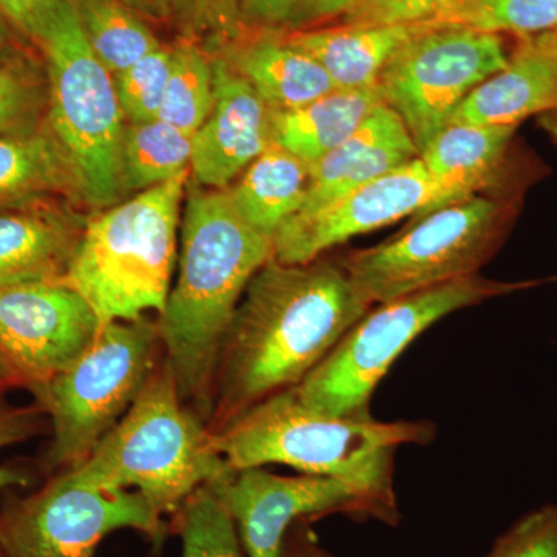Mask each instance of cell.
Instances as JSON below:
<instances>
[{"mask_svg": "<svg viewBox=\"0 0 557 557\" xmlns=\"http://www.w3.org/2000/svg\"><path fill=\"white\" fill-rule=\"evenodd\" d=\"M372 307L341 262L271 258L249 281L223 341L209 431L299 386Z\"/></svg>", "mask_w": 557, "mask_h": 557, "instance_id": "cell-1", "label": "cell"}, {"mask_svg": "<svg viewBox=\"0 0 557 557\" xmlns=\"http://www.w3.org/2000/svg\"><path fill=\"white\" fill-rule=\"evenodd\" d=\"M178 248L157 329L180 397L209 428L223 341L249 281L273 258V239L247 222L228 188L189 180Z\"/></svg>", "mask_w": 557, "mask_h": 557, "instance_id": "cell-2", "label": "cell"}, {"mask_svg": "<svg viewBox=\"0 0 557 557\" xmlns=\"http://www.w3.org/2000/svg\"><path fill=\"white\" fill-rule=\"evenodd\" d=\"M233 471L285 465L357 487L380 518H395L394 457L403 445L435 437L429 421L332 416L300 401L295 387L263 399L211 432Z\"/></svg>", "mask_w": 557, "mask_h": 557, "instance_id": "cell-3", "label": "cell"}, {"mask_svg": "<svg viewBox=\"0 0 557 557\" xmlns=\"http://www.w3.org/2000/svg\"><path fill=\"white\" fill-rule=\"evenodd\" d=\"M64 471L83 485L138 491L161 516L177 512L199 487L223 485L234 474L208 424L180 397L166 358L86 460Z\"/></svg>", "mask_w": 557, "mask_h": 557, "instance_id": "cell-4", "label": "cell"}, {"mask_svg": "<svg viewBox=\"0 0 557 557\" xmlns=\"http://www.w3.org/2000/svg\"><path fill=\"white\" fill-rule=\"evenodd\" d=\"M190 171L86 220L65 282L101 325L164 310L178 259Z\"/></svg>", "mask_w": 557, "mask_h": 557, "instance_id": "cell-5", "label": "cell"}, {"mask_svg": "<svg viewBox=\"0 0 557 557\" xmlns=\"http://www.w3.org/2000/svg\"><path fill=\"white\" fill-rule=\"evenodd\" d=\"M33 46L44 58L47 113L76 178L81 200L102 211L126 199L121 149L126 119L113 75L90 49L72 0H58Z\"/></svg>", "mask_w": 557, "mask_h": 557, "instance_id": "cell-6", "label": "cell"}, {"mask_svg": "<svg viewBox=\"0 0 557 557\" xmlns=\"http://www.w3.org/2000/svg\"><path fill=\"white\" fill-rule=\"evenodd\" d=\"M159 341V329L145 318L110 322L67 369L28 388L50 418L47 472L86 460L119 423L156 368Z\"/></svg>", "mask_w": 557, "mask_h": 557, "instance_id": "cell-7", "label": "cell"}, {"mask_svg": "<svg viewBox=\"0 0 557 557\" xmlns=\"http://www.w3.org/2000/svg\"><path fill=\"white\" fill-rule=\"evenodd\" d=\"M523 287L474 274L376 304L295 387L296 395L332 416L372 417L373 392L421 333L454 311Z\"/></svg>", "mask_w": 557, "mask_h": 557, "instance_id": "cell-8", "label": "cell"}, {"mask_svg": "<svg viewBox=\"0 0 557 557\" xmlns=\"http://www.w3.org/2000/svg\"><path fill=\"white\" fill-rule=\"evenodd\" d=\"M500 201L472 196L413 220L405 233L339 260L348 276L376 304L458 277L474 276L504 233Z\"/></svg>", "mask_w": 557, "mask_h": 557, "instance_id": "cell-9", "label": "cell"}, {"mask_svg": "<svg viewBox=\"0 0 557 557\" xmlns=\"http://www.w3.org/2000/svg\"><path fill=\"white\" fill-rule=\"evenodd\" d=\"M508 61L500 35L432 22L399 47L381 72L376 89L421 153L460 102Z\"/></svg>", "mask_w": 557, "mask_h": 557, "instance_id": "cell-10", "label": "cell"}, {"mask_svg": "<svg viewBox=\"0 0 557 557\" xmlns=\"http://www.w3.org/2000/svg\"><path fill=\"white\" fill-rule=\"evenodd\" d=\"M135 530L160 541L161 515L134 490L83 485L61 471L28 497H10L0 511L7 557H94L113 531Z\"/></svg>", "mask_w": 557, "mask_h": 557, "instance_id": "cell-11", "label": "cell"}, {"mask_svg": "<svg viewBox=\"0 0 557 557\" xmlns=\"http://www.w3.org/2000/svg\"><path fill=\"white\" fill-rule=\"evenodd\" d=\"M101 327L87 300L65 281L0 287V354L27 391L67 369Z\"/></svg>", "mask_w": 557, "mask_h": 557, "instance_id": "cell-12", "label": "cell"}, {"mask_svg": "<svg viewBox=\"0 0 557 557\" xmlns=\"http://www.w3.org/2000/svg\"><path fill=\"white\" fill-rule=\"evenodd\" d=\"M442 194L418 159L310 215H293L273 237V258L285 265L317 260L322 252L413 215L437 211Z\"/></svg>", "mask_w": 557, "mask_h": 557, "instance_id": "cell-13", "label": "cell"}, {"mask_svg": "<svg viewBox=\"0 0 557 557\" xmlns=\"http://www.w3.org/2000/svg\"><path fill=\"white\" fill-rule=\"evenodd\" d=\"M236 523L247 557H282L288 528L298 519L336 511L376 515L366 494L324 475H278L263 467L234 471L212 486Z\"/></svg>", "mask_w": 557, "mask_h": 557, "instance_id": "cell-14", "label": "cell"}, {"mask_svg": "<svg viewBox=\"0 0 557 557\" xmlns=\"http://www.w3.org/2000/svg\"><path fill=\"white\" fill-rule=\"evenodd\" d=\"M214 62V102L193 137L190 177L226 189L271 143L270 109L222 54Z\"/></svg>", "mask_w": 557, "mask_h": 557, "instance_id": "cell-15", "label": "cell"}, {"mask_svg": "<svg viewBox=\"0 0 557 557\" xmlns=\"http://www.w3.org/2000/svg\"><path fill=\"white\" fill-rule=\"evenodd\" d=\"M418 157L405 123L383 102L339 148L310 168L309 190L295 215L321 211Z\"/></svg>", "mask_w": 557, "mask_h": 557, "instance_id": "cell-16", "label": "cell"}, {"mask_svg": "<svg viewBox=\"0 0 557 557\" xmlns=\"http://www.w3.org/2000/svg\"><path fill=\"white\" fill-rule=\"evenodd\" d=\"M84 225L50 200L0 211V287L65 281Z\"/></svg>", "mask_w": 557, "mask_h": 557, "instance_id": "cell-17", "label": "cell"}, {"mask_svg": "<svg viewBox=\"0 0 557 557\" xmlns=\"http://www.w3.org/2000/svg\"><path fill=\"white\" fill-rule=\"evenodd\" d=\"M555 110L557 57L536 39L523 38L507 67L479 84L454 110L448 124L516 127L528 116Z\"/></svg>", "mask_w": 557, "mask_h": 557, "instance_id": "cell-18", "label": "cell"}, {"mask_svg": "<svg viewBox=\"0 0 557 557\" xmlns=\"http://www.w3.org/2000/svg\"><path fill=\"white\" fill-rule=\"evenodd\" d=\"M220 54L251 84L270 112L302 108L336 90L318 61L274 30H259L249 39L240 36Z\"/></svg>", "mask_w": 557, "mask_h": 557, "instance_id": "cell-19", "label": "cell"}, {"mask_svg": "<svg viewBox=\"0 0 557 557\" xmlns=\"http://www.w3.org/2000/svg\"><path fill=\"white\" fill-rule=\"evenodd\" d=\"M432 22L399 25H351L289 33L293 46L306 51L327 72L339 90L372 89L403 44Z\"/></svg>", "mask_w": 557, "mask_h": 557, "instance_id": "cell-20", "label": "cell"}, {"mask_svg": "<svg viewBox=\"0 0 557 557\" xmlns=\"http://www.w3.org/2000/svg\"><path fill=\"white\" fill-rule=\"evenodd\" d=\"M515 126L448 124L421 150L428 174L442 194L440 208L478 196L496 180Z\"/></svg>", "mask_w": 557, "mask_h": 557, "instance_id": "cell-21", "label": "cell"}, {"mask_svg": "<svg viewBox=\"0 0 557 557\" xmlns=\"http://www.w3.org/2000/svg\"><path fill=\"white\" fill-rule=\"evenodd\" d=\"M54 196L81 200L72 161L44 120L0 135V209L27 207Z\"/></svg>", "mask_w": 557, "mask_h": 557, "instance_id": "cell-22", "label": "cell"}, {"mask_svg": "<svg viewBox=\"0 0 557 557\" xmlns=\"http://www.w3.org/2000/svg\"><path fill=\"white\" fill-rule=\"evenodd\" d=\"M380 104L376 87L330 91L302 108L270 112L271 141L311 168L339 148Z\"/></svg>", "mask_w": 557, "mask_h": 557, "instance_id": "cell-23", "label": "cell"}, {"mask_svg": "<svg viewBox=\"0 0 557 557\" xmlns=\"http://www.w3.org/2000/svg\"><path fill=\"white\" fill-rule=\"evenodd\" d=\"M309 185L310 168L271 141L228 189L247 222L273 239L302 207Z\"/></svg>", "mask_w": 557, "mask_h": 557, "instance_id": "cell-24", "label": "cell"}, {"mask_svg": "<svg viewBox=\"0 0 557 557\" xmlns=\"http://www.w3.org/2000/svg\"><path fill=\"white\" fill-rule=\"evenodd\" d=\"M193 135L156 119L126 123L121 149L124 196H135L190 171Z\"/></svg>", "mask_w": 557, "mask_h": 557, "instance_id": "cell-25", "label": "cell"}, {"mask_svg": "<svg viewBox=\"0 0 557 557\" xmlns=\"http://www.w3.org/2000/svg\"><path fill=\"white\" fill-rule=\"evenodd\" d=\"M81 28L101 64L112 75L160 49V40L139 16L120 0H72Z\"/></svg>", "mask_w": 557, "mask_h": 557, "instance_id": "cell-26", "label": "cell"}, {"mask_svg": "<svg viewBox=\"0 0 557 557\" xmlns=\"http://www.w3.org/2000/svg\"><path fill=\"white\" fill-rule=\"evenodd\" d=\"M214 102V62L196 40L172 47L166 94L159 119L193 135L207 121Z\"/></svg>", "mask_w": 557, "mask_h": 557, "instance_id": "cell-27", "label": "cell"}, {"mask_svg": "<svg viewBox=\"0 0 557 557\" xmlns=\"http://www.w3.org/2000/svg\"><path fill=\"white\" fill-rule=\"evenodd\" d=\"M434 22L533 38L556 30L557 0H456Z\"/></svg>", "mask_w": 557, "mask_h": 557, "instance_id": "cell-28", "label": "cell"}, {"mask_svg": "<svg viewBox=\"0 0 557 557\" xmlns=\"http://www.w3.org/2000/svg\"><path fill=\"white\" fill-rule=\"evenodd\" d=\"M182 557H247L236 523L212 486H201L178 509Z\"/></svg>", "mask_w": 557, "mask_h": 557, "instance_id": "cell-29", "label": "cell"}, {"mask_svg": "<svg viewBox=\"0 0 557 557\" xmlns=\"http://www.w3.org/2000/svg\"><path fill=\"white\" fill-rule=\"evenodd\" d=\"M46 113L44 65L20 51L0 61V135L38 126Z\"/></svg>", "mask_w": 557, "mask_h": 557, "instance_id": "cell-30", "label": "cell"}, {"mask_svg": "<svg viewBox=\"0 0 557 557\" xmlns=\"http://www.w3.org/2000/svg\"><path fill=\"white\" fill-rule=\"evenodd\" d=\"M171 62L172 49L161 46L129 69L113 75L126 123L159 119L170 81Z\"/></svg>", "mask_w": 557, "mask_h": 557, "instance_id": "cell-31", "label": "cell"}, {"mask_svg": "<svg viewBox=\"0 0 557 557\" xmlns=\"http://www.w3.org/2000/svg\"><path fill=\"white\" fill-rule=\"evenodd\" d=\"M172 17L183 38L222 51L244 33L240 0H171Z\"/></svg>", "mask_w": 557, "mask_h": 557, "instance_id": "cell-32", "label": "cell"}, {"mask_svg": "<svg viewBox=\"0 0 557 557\" xmlns=\"http://www.w3.org/2000/svg\"><path fill=\"white\" fill-rule=\"evenodd\" d=\"M487 557H557V505H547L520 519L498 539Z\"/></svg>", "mask_w": 557, "mask_h": 557, "instance_id": "cell-33", "label": "cell"}, {"mask_svg": "<svg viewBox=\"0 0 557 557\" xmlns=\"http://www.w3.org/2000/svg\"><path fill=\"white\" fill-rule=\"evenodd\" d=\"M456 0H362L343 24L399 25L434 22Z\"/></svg>", "mask_w": 557, "mask_h": 557, "instance_id": "cell-34", "label": "cell"}, {"mask_svg": "<svg viewBox=\"0 0 557 557\" xmlns=\"http://www.w3.org/2000/svg\"><path fill=\"white\" fill-rule=\"evenodd\" d=\"M5 388H0V454L10 446L27 442L38 434L44 412L39 406H16L5 397ZM30 475L21 468L0 463V490L13 486H27Z\"/></svg>", "mask_w": 557, "mask_h": 557, "instance_id": "cell-35", "label": "cell"}, {"mask_svg": "<svg viewBox=\"0 0 557 557\" xmlns=\"http://www.w3.org/2000/svg\"><path fill=\"white\" fill-rule=\"evenodd\" d=\"M300 0H240V17L244 27L256 30L287 28Z\"/></svg>", "mask_w": 557, "mask_h": 557, "instance_id": "cell-36", "label": "cell"}, {"mask_svg": "<svg viewBox=\"0 0 557 557\" xmlns=\"http://www.w3.org/2000/svg\"><path fill=\"white\" fill-rule=\"evenodd\" d=\"M58 0H0V13L13 30L35 44L44 21Z\"/></svg>", "mask_w": 557, "mask_h": 557, "instance_id": "cell-37", "label": "cell"}, {"mask_svg": "<svg viewBox=\"0 0 557 557\" xmlns=\"http://www.w3.org/2000/svg\"><path fill=\"white\" fill-rule=\"evenodd\" d=\"M361 2L362 0H300L287 28L292 32L306 30L318 22L346 16L348 11L354 10Z\"/></svg>", "mask_w": 557, "mask_h": 557, "instance_id": "cell-38", "label": "cell"}, {"mask_svg": "<svg viewBox=\"0 0 557 557\" xmlns=\"http://www.w3.org/2000/svg\"><path fill=\"white\" fill-rule=\"evenodd\" d=\"M145 20L163 22L172 17L171 0H120Z\"/></svg>", "mask_w": 557, "mask_h": 557, "instance_id": "cell-39", "label": "cell"}, {"mask_svg": "<svg viewBox=\"0 0 557 557\" xmlns=\"http://www.w3.org/2000/svg\"><path fill=\"white\" fill-rule=\"evenodd\" d=\"M10 22L0 13V61L7 60L11 54L16 53L13 49V35H11Z\"/></svg>", "mask_w": 557, "mask_h": 557, "instance_id": "cell-40", "label": "cell"}, {"mask_svg": "<svg viewBox=\"0 0 557 557\" xmlns=\"http://www.w3.org/2000/svg\"><path fill=\"white\" fill-rule=\"evenodd\" d=\"M16 386L21 387L20 376H17V373L11 368L9 361L3 358V355L0 354V388L9 391L10 387Z\"/></svg>", "mask_w": 557, "mask_h": 557, "instance_id": "cell-41", "label": "cell"}, {"mask_svg": "<svg viewBox=\"0 0 557 557\" xmlns=\"http://www.w3.org/2000/svg\"><path fill=\"white\" fill-rule=\"evenodd\" d=\"M282 557H322L321 553L311 545H306V547H295L289 549H284L282 553Z\"/></svg>", "mask_w": 557, "mask_h": 557, "instance_id": "cell-42", "label": "cell"}, {"mask_svg": "<svg viewBox=\"0 0 557 557\" xmlns=\"http://www.w3.org/2000/svg\"><path fill=\"white\" fill-rule=\"evenodd\" d=\"M533 38L557 57V28L556 30L544 33V35L533 36Z\"/></svg>", "mask_w": 557, "mask_h": 557, "instance_id": "cell-43", "label": "cell"}, {"mask_svg": "<svg viewBox=\"0 0 557 557\" xmlns=\"http://www.w3.org/2000/svg\"><path fill=\"white\" fill-rule=\"evenodd\" d=\"M0 557H7L5 553L2 552V548H0Z\"/></svg>", "mask_w": 557, "mask_h": 557, "instance_id": "cell-44", "label": "cell"}]
</instances>
